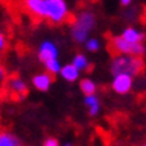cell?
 Returning <instances> with one entry per match:
<instances>
[{
	"instance_id": "cell-1",
	"label": "cell",
	"mask_w": 146,
	"mask_h": 146,
	"mask_svg": "<svg viewBox=\"0 0 146 146\" xmlns=\"http://www.w3.org/2000/svg\"><path fill=\"white\" fill-rule=\"evenodd\" d=\"M97 26L95 13L90 9L80 11L75 16L70 28V36L76 44H83Z\"/></svg>"
},
{
	"instance_id": "cell-2",
	"label": "cell",
	"mask_w": 146,
	"mask_h": 146,
	"mask_svg": "<svg viewBox=\"0 0 146 146\" xmlns=\"http://www.w3.org/2000/svg\"><path fill=\"white\" fill-rule=\"evenodd\" d=\"M145 63L142 60V56H134V55H125V54H117L110 63V74H129L131 76H137L143 70Z\"/></svg>"
},
{
	"instance_id": "cell-3",
	"label": "cell",
	"mask_w": 146,
	"mask_h": 146,
	"mask_svg": "<svg viewBox=\"0 0 146 146\" xmlns=\"http://www.w3.org/2000/svg\"><path fill=\"white\" fill-rule=\"evenodd\" d=\"M68 4L66 0H43V19L52 24H62L68 18Z\"/></svg>"
},
{
	"instance_id": "cell-4",
	"label": "cell",
	"mask_w": 146,
	"mask_h": 146,
	"mask_svg": "<svg viewBox=\"0 0 146 146\" xmlns=\"http://www.w3.org/2000/svg\"><path fill=\"white\" fill-rule=\"evenodd\" d=\"M111 48L117 54L134 55V56H143L146 52V47L143 43H129L121 35H117L111 39Z\"/></svg>"
},
{
	"instance_id": "cell-5",
	"label": "cell",
	"mask_w": 146,
	"mask_h": 146,
	"mask_svg": "<svg viewBox=\"0 0 146 146\" xmlns=\"http://www.w3.org/2000/svg\"><path fill=\"white\" fill-rule=\"evenodd\" d=\"M134 84V76L121 72V74H115L113 75L111 79V90L118 95H126L131 91Z\"/></svg>"
},
{
	"instance_id": "cell-6",
	"label": "cell",
	"mask_w": 146,
	"mask_h": 146,
	"mask_svg": "<svg viewBox=\"0 0 146 146\" xmlns=\"http://www.w3.org/2000/svg\"><path fill=\"white\" fill-rule=\"evenodd\" d=\"M59 58V47L56 46L55 42L46 39L38 47V59H39L42 64L50 59H56Z\"/></svg>"
},
{
	"instance_id": "cell-7",
	"label": "cell",
	"mask_w": 146,
	"mask_h": 146,
	"mask_svg": "<svg viewBox=\"0 0 146 146\" xmlns=\"http://www.w3.org/2000/svg\"><path fill=\"white\" fill-rule=\"evenodd\" d=\"M52 82H54V78L51 74H48L47 71L44 72H38L35 75L32 76L31 79V83L34 86V89L40 91V93H47L51 86H52Z\"/></svg>"
},
{
	"instance_id": "cell-8",
	"label": "cell",
	"mask_w": 146,
	"mask_h": 146,
	"mask_svg": "<svg viewBox=\"0 0 146 146\" xmlns=\"http://www.w3.org/2000/svg\"><path fill=\"white\" fill-rule=\"evenodd\" d=\"M8 90L16 98H24L26 94L28 93V86H27L26 80H23L22 78L12 76L8 79Z\"/></svg>"
},
{
	"instance_id": "cell-9",
	"label": "cell",
	"mask_w": 146,
	"mask_h": 146,
	"mask_svg": "<svg viewBox=\"0 0 146 146\" xmlns=\"http://www.w3.org/2000/svg\"><path fill=\"white\" fill-rule=\"evenodd\" d=\"M58 75H60V78L63 80L68 82V83H74V82H76L79 79L80 71L70 62V63H66V64H62Z\"/></svg>"
},
{
	"instance_id": "cell-10",
	"label": "cell",
	"mask_w": 146,
	"mask_h": 146,
	"mask_svg": "<svg viewBox=\"0 0 146 146\" xmlns=\"http://www.w3.org/2000/svg\"><path fill=\"white\" fill-rule=\"evenodd\" d=\"M83 105L87 109V114L89 117L94 118L101 113V101L98 98L97 94H89V95H84L83 98Z\"/></svg>"
},
{
	"instance_id": "cell-11",
	"label": "cell",
	"mask_w": 146,
	"mask_h": 146,
	"mask_svg": "<svg viewBox=\"0 0 146 146\" xmlns=\"http://www.w3.org/2000/svg\"><path fill=\"white\" fill-rule=\"evenodd\" d=\"M121 36L125 40H127L129 43H143V40H145V34L141 31V30H138L135 27H126Z\"/></svg>"
},
{
	"instance_id": "cell-12",
	"label": "cell",
	"mask_w": 146,
	"mask_h": 146,
	"mask_svg": "<svg viewBox=\"0 0 146 146\" xmlns=\"http://www.w3.org/2000/svg\"><path fill=\"white\" fill-rule=\"evenodd\" d=\"M24 8L39 19H43V0H23Z\"/></svg>"
},
{
	"instance_id": "cell-13",
	"label": "cell",
	"mask_w": 146,
	"mask_h": 146,
	"mask_svg": "<svg viewBox=\"0 0 146 146\" xmlns=\"http://www.w3.org/2000/svg\"><path fill=\"white\" fill-rule=\"evenodd\" d=\"M0 146H23V143L16 134L0 130Z\"/></svg>"
},
{
	"instance_id": "cell-14",
	"label": "cell",
	"mask_w": 146,
	"mask_h": 146,
	"mask_svg": "<svg viewBox=\"0 0 146 146\" xmlns=\"http://www.w3.org/2000/svg\"><path fill=\"white\" fill-rule=\"evenodd\" d=\"M79 90L82 91L83 95H89V94H97L98 84L95 83V80H93L91 78H82L79 80Z\"/></svg>"
},
{
	"instance_id": "cell-15",
	"label": "cell",
	"mask_w": 146,
	"mask_h": 146,
	"mask_svg": "<svg viewBox=\"0 0 146 146\" xmlns=\"http://www.w3.org/2000/svg\"><path fill=\"white\" fill-rule=\"evenodd\" d=\"M71 63L74 64V66L78 68V70L80 71V72H83V71H87L90 67V60L89 58L86 56L82 52H78L74 55V58H72V60H71Z\"/></svg>"
},
{
	"instance_id": "cell-16",
	"label": "cell",
	"mask_w": 146,
	"mask_h": 146,
	"mask_svg": "<svg viewBox=\"0 0 146 146\" xmlns=\"http://www.w3.org/2000/svg\"><path fill=\"white\" fill-rule=\"evenodd\" d=\"M43 66H44V70L51 74V75H56L59 74V70H60V67H62V63L59 60V58L56 59H50L47 62L43 63Z\"/></svg>"
},
{
	"instance_id": "cell-17",
	"label": "cell",
	"mask_w": 146,
	"mask_h": 146,
	"mask_svg": "<svg viewBox=\"0 0 146 146\" xmlns=\"http://www.w3.org/2000/svg\"><path fill=\"white\" fill-rule=\"evenodd\" d=\"M84 44V48L87 50L89 52H98L101 50V40L98 38H93V36H89L86 42L83 43Z\"/></svg>"
},
{
	"instance_id": "cell-18",
	"label": "cell",
	"mask_w": 146,
	"mask_h": 146,
	"mask_svg": "<svg viewBox=\"0 0 146 146\" xmlns=\"http://www.w3.org/2000/svg\"><path fill=\"white\" fill-rule=\"evenodd\" d=\"M42 146H60V143H59V139H58V138L48 137V138H46L44 141H43Z\"/></svg>"
},
{
	"instance_id": "cell-19",
	"label": "cell",
	"mask_w": 146,
	"mask_h": 146,
	"mask_svg": "<svg viewBox=\"0 0 146 146\" xmlns=\"http://www.w3.org/2000/svg\"><path fill=\"white\" fill-rule=\"evenodd\" d=\"M5 46H7V39H5L4 32L0 30V52L5 50Z\"/></svg>"
},
{
	"instance_id": "cell-20",
	"label": "cell",
	"mask_w": 146,
	"mask_h": 146,
	"mask_svg": "<svg viewBox=\"0 0 146 146\" xmlns=\"http://www.w3.org/2000/svg\"><path fill=\"white\" fill-rule=\"evenodd\" d=\"M5 80V68L3 67V64L0 63V86L4 83Z\"/></svg>"
},
{
	"instance_id": "cell-21",
	"label": "cell",
	"mask_w": 146,
	"mask_h": 146,
	"mask_svg": "<svg viewBox=\"0 0 146 146\" xmlns=\"http://www.w3.org/2000/svg\"><path fill=\"white\" fill-rule=\"evenodd\" d=\"M119 3L122 7H129V5H131L133 0H119Z\"/></svg>"
},
{
	"instance_id": "cell-22",
	"label": "cell",
	"mask_w": 146,
	"mask_h": 146,
	"mask_svg": "<svg viewBox=\"0 0 146 146\" xmlns=\"http://www.w3.org/2000/svg\"><path fill=\"white\" fill-rule=\"evenodd\" d=\"M63 146H72V143H71V142H66Z\"/></svg>"
},
{
	"instance_id": "cell-23",
	"label": "cell",
	"mask_w": 146,
	"mask_h": 146,
	"mask_svg": "<svg viewBox=\"0 0 146 146\" xmlns=\"http://www.w3.org/2000/svg\"><path fill=\"white\" fill-rule=\"evenodd\" d=\"M142 146H146V142H143V143H142Z\"/></svg>"
}]
</instances>
